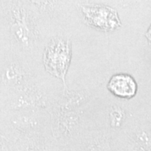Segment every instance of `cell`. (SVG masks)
<instances>
[{
  "mask_svg": "<svg viewBox=\"0 0 151 151\" xmlns=\"http://www.w3.org/2000/svg\"><path fill=\"white\" fill-rule=\"evenodd\" d=\"M10 50L29 61L43 65V55L52 37L23 0H1Z\"/></svg>",
  "mask_w": 151,
  "mask_h": 151,
  "instance_id": "1",
  "label": "cell"
},
{
  "mask_svg": "<svg viewBox=\"0 0 151 151\" xmlns=\"http://www.w3.org/2000/svg\"><path fill=\"white\" fill-rule=\"evenodd\" d=\"M48 74L43 65L33 63L9 50L0 58V101Z\"/></svg>",
  "mask_w": 151,
  "mask_h": 151,
  "instance_id": "2",
  "label": "cell"
},
{
  "mask_svg": "<svg viewBox=\"0 0 151 151\" xmlns=\"http://www.w3.org/2000/svg\"><path fill=\"white\" fill-rule=\"evenodd\" d=\"M37 14L51 37L64 35L72 22L66 0H23Z\"/></svg>",
  "mask_w": 151,
  "mask_h": 151,
  "instance_id": "3",
  "label": "cell"
},
{
  "mask_svg": "<svg viewBox=\"0 0 151 151\" xmlns=\"http://www.w3.org/2000/svg\"><path fill=\"white\" fill-rule=\"evenodd\" d=\"M71 41L64 35L53 36L47 42L43 55V65L48 74L63 81L71 60Z\"/></svg>",
  "mask_w": 151,
  "mask_h": 151,
  "instance_id": "4",
  "label": "cell"
},
{
  "mask_svg": "<svg viewBox=\"0 0 151 151\" xmlns=\"http://www.w3.org/2000/svg\"><path fill=\"white\" fill-rule=\"evenodd\" d=\"M85 20L90 27L100 31L109 32L118 29L121 22L118 12L105 6L90 5L82 7Z\"/></svg>",
  "mask_w": 151,
  "mask_h": 151,
  "instance_id": "5",
  "label": "cell"
},
{
  "mask_svg": "<svg viewBox=\"0 0 151 151\" xmlns=\"http://www.w3.org/2000/svg\"><path fill=\"white\" fill-rule=\"evenodd\" d=\"M107 88L109 92L117 97L130 99L137 94V84L130 75L118 73L111 77Z\"/></svg>",
  "mask_w": 151,
  "mask_h": 151,
  "instance_id": "6",
  "label": "cell"
},
{
  "mask_svg": "<svg viewBox=\"0 0 151 151\" xmlns=\"http://www.w3.org/2000/svg\"><path fill=\"white\" fill-rule=\"evenodd\" d=\"M10 50L8 35L5 26L1 0H0V58Z\"/></svg>",
  "mask_w": 151,
  "mask_h": 151,
  "instance_id": "7",
  "label": "cell"
},
{
  "mask_svg": "<svg viewBox=\"0 0 151 151\" xmlns=\"http://www.w3.org/2000/svg\"><path fill=\"white\" fill-rule=\"evenodd\" d=\"M146 37L147 38V39H148V41L149 42L151 43V24L150 26V27H149V29H148V31H147V32L146 34Z\"/></svg>",
  "mask_w": 151,
  "mask_h": 151,
  "instance_id": "8",
  "label": "cell"
}]
</instances>
